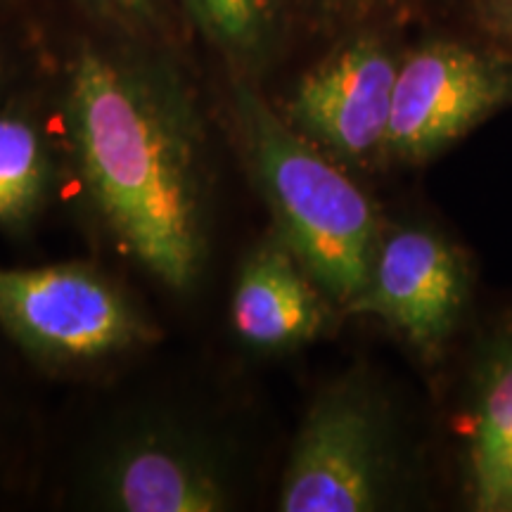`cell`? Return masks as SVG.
Listing matches in <instances>:
<instances>
[{
  "mask_svg": "<svg viewBox=\"0 0 512 512\" xmlns=\"http://www.w3.org/2000/svg\"><path fill=\"white\" fill-rule=\"evenodd\" d=\"M460 503L512 512V309L477 339L453 413Z\"/></svg>",
  "mask_w": 512,
  "mask_h": 512,
  "instance_id": "9c48e42d",
  "label": "cell"
},
{
  "mask_svg": "<svg viewBox=\"0 0 512 512\" xmlns=\"http://www.w3.org/2000/svg\"><path fill=\"white\" fill-rule=\"evenodd\" d=\"M233 114L275 235L344 311L366 285L380 242L384 223L375 202L247 79L233 83Z\"/></svg>",
  "mask_w": 512,
  "mask_h": 512,
  "instance_id": "7a4b0ae2",
  "label": "cell"
},
{
  "mask_svg": "<svg viewBox=\"0 0 512 512\" xmlns=\"http://www.w3.org/2000/svg\"><path fill=\"white\" fill-rule=\"evenodd\" d=\"M0 332L38 366L91 368L147 347L157 328L93 264L0 268Z\"/></svg>",
  "mask_w": 512,
  "mask_h": 512,
  "instance_id": "277c9868",
  "label": "cell"
},
{
  "mask_svg": "<svg viewBox=\"0 0 512 512\" xmlns=\"http://www.w3.org/2000/svg\"><path fill=\"white\" fill-rule=\"evenodd\" d=\"M399 62L380 34L349 36L297 81L283 117L342 166L387 162Z\"/></svg>",
  "mask_w": 512,
  "mask_h": 512,
  "instance_id": "ba28073f",
  "label": "cell"
},
{
  "mask_svg": "<svg viewBox=\"0 0 512 512\" xmlns=\"http://www.w3.org/2000/svg\"><path fill=\"white\" fill-rule=\"evenodd\" d=\"M406 477L401 432L366 370H349L316 394L280 482L285 512H373L399 501Z\"/></svg>",
  "mask_w": 512,
  "mask_h": 512,
  "instance_id": "3957f363",
  "label": "cell"
},
{
  "mask_svg": "<svg viewBox=\"0 0 512 512\" xmlns=\"http://www.w3.org/2000/svg\"><path fill=\"white\" fill-rule=\"evenodd\" d=\"M512 107V57L486 43L430 38L399 62L387 162L425 164Z\"/></svg>",
  "mask_w": 512,
  "mask_h": 512,
  "instance_id": "5b68a950",
  "label": "cell"
},
{
  "mask_svg": "<svg viewBox=\"0 0 512 512\" xmlns=\"http://www.w3.org/2000/svg\"><path fill=\"white\" fill-rule=\"evenodd\" d=\"M185 10L204 38L238 67H254L278 43L280 0H185Z\"/></svg>",
  "mask_w": 512,
  "mask_h": 512,
  "instance_id": "7c38bea8",
  "label": "cell"
},
{
  "mask_svg": "<svg viewBox=\"0 0 512 512\" xmlns=\"http://www.w3.org/2000/svg\"><path fill=\"white\" fill-rule=\"evenodd\" d=\"M55 185V157L34 117L0 110V230L17 233L46 209Z\"/></svg>",
  "mask_w": 512,
  "mask_h": 512,
  "instance_id": "8fae6325",
  "label": "cell"
},
{
  "mask_svg": "<svg viewBox=\"0 0 512 512\" xmlns=\"http://www.w3.org/2000/svg\"><path fill=\"white\" fill-rule=\"evenodd\" d=\"M472 17L486 41L512 57V0H472Z\"/></svg>",
  "mask_w": 512,
  "mask_h": 512,
  "instance_id": "4fadbf2b",
  "label": "cell"
},
{
  "mask_svg": "<svg viewBox=\"0 0 512 512\" xmlns=\"http://www.w3.org/2000/svg\"><path fill=\"white\" fill-rule=\"evenodd\" d=\"M335 306L285 242L271 235L242 261L230 299V323L247 347L283 354L325 335Z\"/></svg>",
  "mask_w": 512,
  "mask_h": 512,
  "instance_id": "30bf717a",
  "label": "cell"
},
{
  "mask_svg": "<svg viewBox=\"0 0 512 512\" xmlns=\"http://www.w3.org/2000/svg\"><path fill=\"white\" fill-rule=\"evenodd\" d=\"M0 408H3V387H0Z\"/></svg>",
  "mask_w": 512,
  "mask_h": 512,
  "instance_id": "2e32d148",
  "label": "cell"
},
{
  "mask_svg": "<svg viewBox=\"0 0 512 512\" xmlns=\"http://www.w3.org/2000/svg\"><path fill=\"white\" fill-rule=\"evenodd\" d=\"M88 491L100 508L121 512H219L238 501L223 446L174 420H140L107 439Z\"/></svg>",
  "mask_w": 512,
  "mask_h": 512,
  "instance_id": "8992f818",
  "label": "cell"
},
{
  "mask_svg": "<svg viewBox=\"0 0 512 512\" xmlns=\"http://www.w3.org/2000/svg\"><path fill=\"white\" fill-rule=\"evenodd\" d=\"M306 3L313 12L330 19H363L418 3V0H306Z\"/></svg>",
  "mask_w": 512,
  "mask_h": 512,
  "instance_id": "5bb4252c",
  "label": "cell"
},
{
  "mask_svg": "<svg viewBox=\"0 0 512 512\" xmlns=\"http://www.w3.org/2000/svg\"><path fill=\"white\" fill-rule=\"evenodd\" d=\"M472 299L463 249L422 221L382 226L363 290L344 313L370 316L434 363L458 335Z\"/></svg>",
  "mask_w": 512,
  "mask_h": 512,
  "instance_id": "52a82bcc",
  "label": "cell"
},
{
  "mask_svg": "<svg viewBox=\"0 0 512 512\" xmlns=\"http://www.w3.org/2000/svg\"><path fill=\"white\" fill-rule=\"evenodd\" d=\"M95 10L110 19H117L121 24L131 27H145L155 22L159 12V0H88Z\"/></svg>",
  "mask_w": 512,
  "mask_h": 512,
  "instance_id": "9a60e30c",
  "label": "cell"
},
{
  "mask_svg": "<svg viewBox=\"0 0 512 512\" xmlns=\"http://www.w3.org/2000/svg\"><path fill=\"white\" fill-rule=\"evenodd\" d=\"M64 131L86 200L121 252L169 290H192L209 261V169L183 76L162 57L86 43L69 64Z\"/></svg>",
  "mask_w": 512,
  "mask_h": 512,
  "instance_id": "6da1fadb",
  "label": "cell"
}]
</instances>
